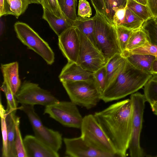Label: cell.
<instances>
[{
    "instance_id": "obj_45",
    "label": "cell",
    "mask_w": 157,
    "mask_h": 157,
    "mask_svg": "<svg viewBox=\"0 0 157 157\" xmlns=\"http://www.w3.org/2000/svg\"><path fill=\"white\" fill-rule=\"evenodd\" d=\"M4 24L3 22V21L2 20L0 19V36L1 37L3 35L4 31Z\"/></svg>"
},
{
    "instance_id": "obj_36",
    "label": "cell",
    "mask_w": 157,
    "mask_h": 157,
    "mask_svg": "<svg viewBox=\"0 0 157 157\" xmlns=\"http://www.w3.org/2000/svg\"><path fill=\"white\" fill-rule=\"evenodd\" d=\"M41 5L43 8L46 9L56 16L65 17L60 8L57 0H42Z\"/></svg>"
},
{
    "instance_id": "obj_38",
    "label": "cell",
    "mask_w": 157,
    "mask_h": 157,
    "mask_svg": "<svg viewBox=\"0 0 157 157\" xmlns=\"http://www.w3.org/2000/svg\"><path fill=\"white\" fill-rule=\"evenodd\" d=\"M91 7L86 0H79L78 15L83 18L90 17L92 15Z\"/></svg>"
},
{
    "instance_id": "obj_30",
    "label": "cell",
    "mask_w": 157,
    "mask_h": 157,
    "mask_svg": "<svg viewBox=\"0 0 157 157\" xmlns=\"http://www.w3.org/2000/svg\"><path fill=\"white\" fill-rule=\"evenodd\" d=\"M16 136L15 148L16 157H27L23 140L22 139L19 128L20 118L17 116L15 119Z\"/></svg>"
},
{
    "instance_id": "obj_13",
    "label": "cell",
    "mask_w": 157,
    "mask_h": 157,
    "mask_svg": "<svg viewBox=\"0 0 157 157\" xmlns=\"http://www.w3.org/2000/svg\"><path fill=\"white\" fill-rule=\"evenodd\" d=\"M27 157H59V155L50 147L31 135L23 139Z\"/></svg>"
},
{
    "instance_id": "obj_23",
    "label": "cell",
    "mask_w": 157,
    "mask_h": 157,
    "mask_svg": "<svg viewBox=\"0 0 157 157\" xmlns=\"http://www.w3.org/2000/svg\"><path fill=\"white\" fill-rule=\"evenodd\" d=\"M128 0H104L105 18L110 24L113 25V18L119 9L127 7Z\"/></svg>"
},
{
    "instance_id": "obj_21",
    "label": "cell",
    "mask_w": 157,
    "mask_h": 157,
    "mask_svg": "<svg viewBox=\"0 0 157 157\" xmlns=\"http://www.w3.org/2000/svg\"><path fill=\"white\" fill-rule=\"evenodd\" d=\"M150 43L151 42L148 34L142 27L139 29L133 31L125 50L131 51Z\"/></svg>"
},
{
    "instance_id": "obj_31",
    "label": "cell",
    "mask_w": 157,
    "mask_h": 157,
    "mask_svg": "<svg viewBox=\"0 0 157 157\" xmlns=\"http://www.w3.org/2000/svg\"><path fill=\"white\" fill-rule=\"evenodd\" d=\"M144 95L150 106L157 102V80L151 78L144 86Z\"/></svg>"
},
{
    "instance_id": "obj_47",
    "label": "cell",
    "mask_w": 157,
    "mask_h": 157,
    "mask_svg": "<svg viewBox=\"0 0 157 157\" xmlns=\"http://www.w3.org/2000/svg\"><path fill=\"white\" fill-rule=\"evenodd\" d=\"M135 2L142 5L147 6V0H133Z\"/></svg>"
},
{
    "instance_id": "obj_17",
    "label": "cell",
    "mask_w": 157,
    "mask_h": 157,
    "mask_svg": "<svg viewBox=\"0 0 157 157\" xmlns=\"http://www.w3.org/2000/svg\"><path fill=\"white\" fill-rule=\"evenodd\" d=\"M127 61L136 68L151 74L153 63L155 56H154L131 53L125 51L121 53Z\"/></svg>"
},
{
    "instance_id": "obj_41",
    "label": "cell",
    "mask_w": 157,
    "mask_h": 157,
    "mask_svg": "<svg viewBox=\"0 0 157 157\" xmlns=\"http://www.w3.org/2000/svg\"><path fill=\"white\" fill-rule=\"evenodd\" d=\"M148 7L153 18L157 16V0H147Z\"/></svg>"
},
{
    "instance_id": "obj_32",
    "label": "cell",
    "mask_w": 157,
    "mask_h": 157,
    "mask_svg": "<svg viewBox=\"0 0 157 157\" xmlns=\"http://www.w3.org/2000/svg\"><path fill=\"white\" fill-rule=\"evenodd\" d=\"M1 90L5 94L7 101V111L10 113L16 114V112L18 109V102L15 95L13 94L9 86L4 82H3L1 87Z\"/></svg>"
},
{
    "instance_id": "obj_24",
    "label": "cell",
    "mask_w": 157,
    "mask_h": 157,
    "mask_svg": "<svg viewBox=\"0 0 157 157\" xmlns=\"http://www.w3.org/2000/svg\"><path fill=\"white\" fill-rule=\"evenodd\" d=\"M60 8L67 19L74 25L77 16L76 14L77 0H57Z\"/></svg>"
},
{
    "instance_id": "obj_6",
    "label": "cell",
    "mask_w": 157,
    "mask_h": 157,
    "mask_svg": "<svg viewBox=\"0 0 157 157\" xmlns=\"http://www.w3.org/2000/svg\"><path fill=\"white\" fill-rule=\"evenodd\" d=\"M132 104V133L128 149L131 157H143L145 154L140 143L143 114L146 100L144 94L136 92L131 94Z\"/></svg>"
},
{
    "instance_id": "obj_7",
    "label": "cell",
    "mask_w": 157,
    "mask_h": 157,
    "mask_svg": "<svg viewBox=\"0 0 157 157\" xmlns=\"http://www.w3.org/2000/svg\"><path fill=\"white\" fill-rule=\"evenodd\" d=\"M14 29L18 38L25 45L40 55L47 64L54 62L55 55L48 44L27 24L17 22Z\"/></svg>"
},
{
    "instance_id": "obj_5",
    "label": "cell",
    "mask_w": 157,
    "mask_h": 157,
    "mask_svg": "<svg viewBox=\"0 0 157 157\" xmlns=\"http://www.w3.org/2000/svg\"><path fill=\"white\" fill-rule=\"evenodd\" d=\"M81 136L89 146L101 152L117 156L116 149L94 115L83 117Z\"/></svg>"
},
{
    "instance_id": "obj_22",
    "label": "cell",
    "mask_w": 157,
    "mask_h": 157,
    "mask_svg": "<svg viewBox=\"0 0 157 157\" xmlns=\"http://www.w3.org/2000/svg\"><path fill=\"white\" fill-rule=\"evenodd\" d=\"M16 117V114L10 113L6 111V121L7 130L8 157H16L15 148V119Z\"/></svg>"
},
{
    "instance_id": "obj_42",
    "label": "cell",
    "mask_w": 157,
    "mask_h": 157,
    "mask_svg": "<svg viewBox=\"0 0 157 157\" xmlns=\"http://www.w3.org/2000/svg\"><path fill=\"white\" fill-rule=\"evenodd\" d=\"M5 0H0V16L5 15Z\"/></svg>"
},
{
    "instance_id": "obj_50",
    "label": "cell",
    "mask_w": 157,
    "mask_h": 157,
    "mask_svg": "<svg viewBox=\"0 0 157 157\" xmlns=\"http://www.w3.org/2000/svg\"><path fill=\"white\" fill-rule=\"evenodd\" d=\"M154 19L155 21L157 23V16L155 18H154Z\"/></svg>"
},
{
    "instance_id": "obj_37",
    "label": "cell",
    "mask_w": 157,
    "mask_h": 157,
    "mask_svg": "<svg viewBox=\"0 0 157 157\" xmlns=\"http://www.w3.org/2000/svg\"><path fill=\"white\" fill-rule=\"evenodd\" d=\"M127 51L131 53L149 55L156 56H157V45L147 44L131 51Z\"/></svg>"
},
{
    "instance_id": "obj_18",
    "label": "cell",
    "mask_w": 157,
    "mask_h": 157,
    "mask_svg": "<svg viewBox=\"0 0 157 157\" xmlns=\"http://www.w3.org/2000/svg\"><path fill=\"white\" fill-rule=\"evenodd\" d=\"M127 61L121 54H116L108 60L105 65L107 87L123 69Z\"/></svg>"
},
{
    "instance_id": "obj_10",
    "label": "cell",
    "mask_w": 157,
    "mask_h": 157,
    "mask_svg": "<svg viewBox=\"0 0 157 157\" xmlns=\"http://www.w3.org/2000/svg\"><path fill=\"white\" fill-rule=\"evenodd\" d=\"M15 96L18 103L21 104L46 106L59 101L50 92L38 84L28 81L23 82Z\"/></svg>"
},
{
    "instance_id": "obj_29",
    "label": "cell",
    "mask_w": 157,
    "mask_h": 157,
    "mask_svg": "<svg viewBox=\"0 0 157 157\" xmlns=\"http://www.w3.org/2000/svg\"><path fill=\"white\" fill-rule=\"evenodd\" d=\"M34 105L21 104L18 109H20L27 115L32 126L33 129L38 128L42 125L43 123L40 118L36 112Z\"/></svg>"
},
{
    "instance_id": "obj_12",
    "label": "cell",
    "mask_w": 157,
    "mask_h": 157,
    "mask_svg": "<svg viewBox=\"0 0 157 157\" xmlns=\"http://www.w3.org/2000/svg\"><path fill=\"white\" fill-rule=\"evenodd\" d=\"M65 154L71 157H114L113 154L98 150L88 145L81 137L64 138Z\"/></svg>"
},
{
    "instance_id": "obj_16",
    "label": "cell",
    "mask_w": 157,
    "mask_h": 157,
    "mask_svg": "<svg viewBox=\"0 0 157 157\" xmlns=\"http://www.w3.org/2000/svg\"><path fill=\"white\" fill-rule=\"evenodd\" d=\"M1 69L3 77V82L8 85L15 96L21 86L19 78L18 63L14 62L2 64Z\"/></svg>"
},
{
    "instance_id": "obj_40",
    "label": "cell",
    "mask_w": 157,
    "mask_h": 157,
    "mask_svg": "<svg viewBox=\"0 0 157 157\" xmlns=\"http://www.w3.org/2000/svg\"><path fill=\"white\" fill-rule=\"evenodd\" d=\"M96 13L105 18V6L104 0H90Z\"/></svg>"
},
{
    "instance_id": "obj_33",
    "label": "cell",
    "mask_w": 157,
    "mask_h": 157,
    "mask_svg": "<svg viewBox=\"0 0 157 157\" xmlns=\"http://www.w3.org/2000/svg\"><path fill=\"white\" fill-rule=\"evenodd\" d=\"M93 77L98 90L101 95L107 87L105 66L94 72Z\"/></svg>"
},
{
    "instance_id": "obj_51",
    "label": "cell",
    "mask_w": 157,
    "mask_h": 157,
    "mask_svg": "<svg viewBox=\"0 0 157 157\" xmlns=\"http://www.w3.org/2000/svg\"><path fill=\"white\" fill-rule=\"evenodd\" d=\"M155 157H157V155L155 156Z\"/></svg>"
},
{
    "instance_id": "obj_4",
    "label": "cell",
    "mask_w": 157,
    "mask_h": 157,
    "mask_svg": "<svg viewBox=\"0 0 157 157\" xmlns=\"http://www.w3.org/2000/svg\"><path fill=\"white\" fill-rule=\"evenodd\" d=\"M94 17L96 47L107 62L115 55L122 53L116 27L97 13Z\"/></svg>"
},
{
    "instance_id": "obj_49",
    "label": "cell",
    "mask_w": 157,
    "mask_h": 157,
    "mask_svg": "<svg viewBox=\"0 0 157 157\" xmlns=\"http://www.w3.org/2000/svg\"><path fill=\"white\" fill-rule=\"evenodd\" d=\"M151 78L157 80V73L151 74Z\"/></svg>"
},
{
    "instance_id": "obj_11",
    "label": "cell",
    "mask_w": 157,
    "mask_h": 157,
    "mask_svg": "<svg viewBox=\"0 0 157 157\" xmlns=\"http://www.w3.org/2000/svg\"><path fill=\"white\" fill-rule=\"evenodd\" d=\"M58 44L60 49L68 61L77 63L80 41L76 27L71 26L58 36Z\"/></svg>"
},
{
    "instance_id": "obj_44",
    "label": "cell",
    "mask_w": 157,
    "mask_h": 157,
    "mask_svg": "<svg viewBox=\"0 0 157 157\" xmlns=\"http://www.w3.org/2000/svg\"><path fill=\"white\" fill-rule=\"evenodd\" d=\"M151 107L153 113L157 116V102L154 103Z\"/></svg>"
},
{
    "instance_id": "obj_9",
    "label": "cell",
    "mask_w": 157,
    "mask_h": 157,
    "mask_svg": "<svg viewBox=\"0 0 157 157\" xmlns=\"http://www.w3.org/2000/svg\"><path fill=\"white\" fill-rule=\"evenodd\" d=\"M77 29L80 41L77 63L84 69L94 73L105 66L107 62L99 50L77 28Z\"/></svg>"
},
{
    "instance_id": "obj_35",
    "label": "cell",
    "mask_w": 157,
    "mask_h": 157,
    "mask_svg": "<svg viewBox=\"0 0 157 157\" xmlns=\"http://www.w3.org/2000/svg\"><path fill=\"white\" fill-rule=\"evenodd\" d=\"M142 27L147 32L151 43L157 45V23L154 21V18L145 21Z\"/></svg>"
},
{
    "instance_id": "obj_26",
    "label": "cell",
    "mask_w": 157,
    "mask_h": 157,
    "mask_svg": "<svg viewBox=\"0 0 157 157\" xmlns=\"http://www.w3.org/2000/svg\"><path fill=\"white\" fill-rule=\"evenodd\" d=\"M127 8L145 21L153 17L148 7L133 0H128Z\"/></svg>"
},
{
    "instance_id": "obj_39",
    "label": "cell",
    "mask_w": 157,
    "mask_h": 157,
    "mask_svg": "<svg viewBox=\"0 0 157 157\" xmlns=\"http://www.w3.org/2000/svg\"><path fill=\"white\" fill-rule=\"evenodd\" d=\"M126 7L119 9L115 13L113 18V25L115 26L122 25L124 20Z\"/></svg>"
},
{
    "instance_id": "obj_46",
    "label": "cell",
    "mask_w": 157,
    "mask_h": 157,
    "mask_svg": "<svg viewBox=\"0 0 157 157\" xmlns=\"http://www.w3.org/2000/svg\"><path fill=\"white\" fill-rule=\"evenodd\" d=\"M6 2H8L10 0H5ZM25 8L26 10L29 4H30L29 0H22Z\"/></svg>"
},
{
    "instance_id": "obj_15",
    "label": "cell",
    "mask_w": 157,
    "mask_h": 157,
    "mask_svg": "<svg viewBox=\"0 0 157 157\" xmlns=\"http://www.w3.org/2000/svg\"><path fill=\"white\" fill-rule=\"evenodd\" d=\"M33 129L34 136L37 138L54 151L58 152L62 143V136L59 132L44 125Z\"/></svg>"
},
{
    "instance_id": "obj_14",
    "label": "cell",
    "mask_w": 157,
    "mask_h": 157,
    "mask_svg": "<svg viewBox=\"0 0 157 157\" xmlns=\"http://www.w3.org/2000/svg\"><path fill=\"white\" fill-rule=\"evenodd\" d=\"M59 78L61 82L88 80L94 79L93 73L84 69L77 63L68 61L62 69Z\"/></svg>"
},
{
    "instance_id": "obj_20",
    "label": "cell",
    "mask_w": 157,
    "mask_h": 157,
    "mask_svg": "<svg viewBox=\"0 0 157 157\" xmlns=\"http://www.w3.org/2000/svg\"><path fill=\"white\" fill-rule=\"evenodd\" d=\"M73 26H75L85 35L96 47L94 16L89 18H83L78 16L74 22Z\"/></svg>"
},
{
    "instance_id": "obj_27",
    "label": "cell",
    "mask_w": 157,
    "mask_h": 157,
    "mask_svg": "<svg viewBox=\"0 0 157 157\" xmlns=\"http://www.w3.org/2000/svg\"><path fill=\"white\" fill-rule=\"evenodd\" d=\"M6 109H5L1 101L0 115L2 139V156L3 157H8L7 130L6 121Z\"/></svg>"
},
{
    "instance_id": "obj_34",
    "label": "cell",
    "mask_w": 157,
    "mask_h": 157,
    "mask_svg": "<svg viewBox=\"0 0 157 157\" xmlns=\"http://www.w3.org/2000/svg\"><path fill=\"white\" fill-rule=\"evenodd\" d=\"M117 38L122 53L126 50L133 31L121 26H115Z\"/></svg>"
},
{
    "instance_id": "obj_3",
    "label": "cell",
    "mask_w": 157,
    "mask_h": 157,
    "mask_svg": "<svg viewBox=\"0 0 157 157\" xmlns=\"http://www.w3.org/2000/svg\"><path fill=\"white\" fill-rule=\"evenodd\" d=\"M70 100L77 106L89 109L101 100L94 78L91 80L62 82Z\"/></svg>"
},
{
    "instance_id": "obj_48",
    "label": "cell",
    "mask_w": 157,
    "mask_h": 157,
    "mask_svg": "<svg viewBox=\"0 0 157 157\" xmlns=\"http://www.w3.org/2000/svg\"><path fill=\"white\" fill-rule=\"evenodd\" d=\"M30 4L35 3L42 4V0H29Z\"/></svg>"
},
{
    "instance_id": "obj_2",
    "label": "cell",
    "mask_w": 157,
    "mask_h": 157,
    "mask_svg": "<svg viewBox=\"0 0 157 157\" xmlns=\"http://www.w3.org/2000/svg\"><path fill=\"white\" fill-rule=\"evenodd\" d=\"M151 77V74L136 68L127 61L123 69L102 94L101 100L108 102L132 94L144 86Z\"/></svg>"
},
{
    "instance_id": "obj_19",
    "label": "cell",
    "mask_w": 157,
    "mask_h": 157,
    "mask_svg": "<svg viewBox=\"0 0 157 157\" xmlns=\"http://www.w3.org/2000/svg\"><path fill=\"white\" fill-rule=\"evenodd\" d=\"M42 18L48 23L51 28L58 36L63 32L73 25L65 17H60L43 8Z\"/></svg>"
},
{
    "instance_id": "obj_28",
    "label": "cell",
    "mask_w": 157,
    "mask_h": 157,
    "mask_svg": "<svg viewBox=\"0 0 157 157\" xmlns=\"http://www.w3.org/2000/svg\"><path fill=\"white\" fill-rule=\"evenodd\" d=\"M5 15H11L18 18L26 10L22 0H5Z\"/></svg>"
},
{
    "instance_id": "obj_1",
    "label": "cell",
    "mask_w": 157,
    "mask_h": 157,
    "mask_svg": "<svg viewBox=\"0 0 157 157\" xmlns=\"http://www.w3.org/2000/svg\"><path fill=\"white\" fill-rule=\"evenodd\" d=\"M132 109L131 100L128 99L112 104L94 114L118 156L127 155L131 136Z\"/></svg>"
},
{
    "instance_id": "obj_43",
    "label": "cell",
    "mask_w": 157,
    "mask_h": 157,
    "mask_svg": "<svg viewBox=\"0 0 157 157\" xmlns=\"http://www.w3.org/2000/svg\"><path fill=\"white\" fill-rule=\"evenodd\" d=\"M152 73H157V56L153 63L151 74Z\"/></svg>"
},
{
    "instance_id": "obj_25",
    "label": "cell",
    "mask_w": 157,
    "mask_h": 157,
    "mask_svg": "<svg viewBox=\"0 0 157 157\" xmlns=\"http://www.w3.org/2000/svg\"><path fill=\"white\" fill-rule=\"evenodd\" d=\"M144 22L126 7L124 20L121 26L134 31L142 27Z\"/></svg>"
},
{
    "instance_id": "obj_8",
    "label": "cell",
    "mask_w": 157,
    "mask_h": 157,
    "mask_svg": "<svg viewBox=\"0 0 157 157\" xmlns=\"http://www.w3.org/2000/svg\"><path fill=\"white\" fill-rule=\"evenodd\" d=\"M44 114L67 127L80 129L83 117L71 101H61L45 107Z\"/></svg>"
}]
</instances>
